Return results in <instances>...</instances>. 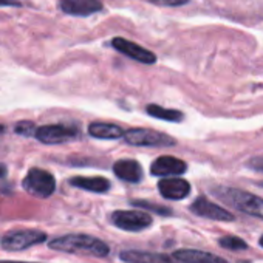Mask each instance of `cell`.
I'll use <instances>...</instances> for the list:
<instances>
[{"label": "cell", "instance_id": "1", "mask_svg": "<svg viewBox=\"0 0 263 263\" xmlns=\"http://www.w3.org/2000/svg\"><path fill=\"white\" fill-rule=\"evenodd\" d=\"M50 249L67 252V254H78V255H91V257H107L110 248L105 241L87 235V234H67L56 237L48 241Z\"/></svg>", "mask_w": 263, "mask_h": 263}, {"label": "cell", "instance_id": "2", "mask_svg": "<svg viewBox=\"0 0 263 263\" xmlns=\"http://www.w3.org/2000/svg\"><path fill=\"white\" fill-rule=\"evenodd\" d=\"M214 194L232 209L263 220V198H260L258 195L234 187H220L215 189Z\"/></svg>", "mask_w": 263, "mask_h": 263}, {"label": "cell", "instance_id": "3", "mask_svg": "<svg viewBox=\"0 0 263 263\" xmlns=\"http://www.w3.org/2000/svg\"><path fill=\"white\" fill-rule=\"evenodd\" d=\"M22 186L28 194H31L34 197L48 198L56 191V178L48 171L33 167L25 175V178L22 181Z\"/></svg>", "mask_w": 263, "mask_h": 263}, {"label": "cell", "instance_id": "4", "mask_svg": "<svg viewBox=\"0 0 263 263\" xmlns=\"http://www.w3.org/2000/svg\"><path fill=\"white\" fill-rule=\"evenodd\" d=\"M124 140L132 146L141 147H172L177 144L172 137L152 128H130L125 132Z\"/></svg>", "mask_w": 263, "mask_h": 263}, {"label": "cell", "instance_id": "5", "mask_svg": "<svg viewBox=\"0 0 263 263\" xmlns=\"http://www.w3.org/2000/svg\"><path fill=\"white\" fill-rule=\"evenodd\" d=\"M47 237L48 235L45 232L37 229H16L5 234V237L2 238V248L11 252L25 251L27 248L45 243Z\"/></svg>", "mask_w": 263, "mask_h": 263}, {"label": "cell", "instance_id": "6", "mask_svg": "<svg viewBox=\"0 0 263 263\" xmlns=\"http://www.w3.org/2000/svg\"><path fill=\"white\" fill-rule=\"evenodd\" d=\"M111 223L128 232L144 231L152 224V217L146 211H115L111 214Z\"/></svg>", "mask_w": 263, "mask_h": 263}, {"label": "cell", "instance_id": "7", "mask_svg": "<svg viewBox=\"0 0 263 263\" xmlns=\"http://www.w3.org/2000/svg\"><path fill=\"white\" fill-rule=\"evenodd\" d=\"M79 137V132L74 127L62 125V124H51V125H42L36 130V140L42 144H64L68 141H73Z\"/></svg>", "mask_w": 263, "mask_h": 263}, {"label": "cell", "instance_id": "8", "mask_svg": "<svg viewBox=\"0 0 263 263\" xmlns=\"http://www.w3.org/2000/svg\"><path fill=\"white\" fill-rule=\"evenodd\" d=\"M110 44L121 54L134 59V61H138L141 64L152 65V64L157 62V56L151 50H147V48H144V47H141V45H138L135 42H132V41H127L124 37H115Z\"/></svg>", "mask_w": 263, "mask_h": 263}, {"label": "cell", "instance_id": "9", "mask_svg": "<svg viewBox=\"0 0 263 263\" xmlns=\"http://www.w3.org/2000/svg\"><path fill=\"white\" fill-rule=\"evenodd\" d=\"M191 211L203 218L208 220H214V221H232L235 217L232 212L226 211L224 208L209 201L204 197H198L192 204H191Z\"/></svg>", "mask_w": 263, "mask_h": 263}, {"label": "cell", "instance_id": "10", "mask_svg": "<svg viewBox=\"0 0 263 263\" xmlns=\"http://www.w3.org/2000/svg\"><path fill=\"white\" fill-rule=\"evenodd\" d=\"M187 171V164L175 157H160L157 158L152 166H151V174L155 177H163V178H172V177H178L183 175Z\"/></svg>", "mask_w": 263, "mask_h": 263}, {"label": "cell", "instance_id": "11", "mask_svg": "<svg viewBox=\"0 0 263 263\" xmlns=\"http://www.w3.org/2000/svg\"><path fill=\"white\" fill-rule=\"evenodd\" d=\"M62 13L76 17H87L102 11L101 0H59Z\"/></svg>", "mask_w": 263, "mask_h": 263}, {"label": "cell", "instance_id": "12", "mask_svg": "<svg viewBox=\"0 0 263 263\" xmlns=\"http://www.w3.org/2000/svg\"><path fill=\"white\" fill-rule=\"evenodd\" d=\"M158 191L167 200H183L191 194V184L180 177L163 178L158 183Z\"/></svg>", "mask_w": 263, "mask_h": 263}, {"label": "cell", "instance_id": "13", "mask_svg": "<svg viewBox=\"0 0 263 263\" xmlns=\"http://www.w3.org/2000/svg\"><path fill=\"white\" fill-rule=\"evenodd\" d=\"M119 258L125 263H175V258H172L166 254L135 251V249L122 251L119 254Z\"/></svg>", "mask_w": 263, "mask_h": 263}, {"label": "cell", "instance_id": "14", "mask_svg": "<svg viewBox=\"0 0 263 263\" xmlns=\"http://www.w3.org/2000/svg\"><path fill=\"white\" fill-rule=\"evenodd\" d=\"M115 175L127 183H138L143 178V167L137 160H119L113 164Z\"/></svg>", "mask_w": 263, "mask_h": 263}, {"label": "cell", "instance_id": "15", "mask_svg": "<svg viewBox=\"0 0 263 263\" xmlns=\"http://www.w3.org/2000/svg\"><path fill=\"white\" fill-rule=\"evenodd\" d=\"M174 258L181 263H228L220 255L198 249H178L174 252Z\"/></svg>", "mask_w": 263, "mask_h": 263}, {"label": "cell", "instance_id": "16", "mask_svg": "<svg viewBox=\"0 0 263 263\" xmlns=\"http://www.w3.org/2000/svg\"><path fill=\"white\" fill-rule=\"evenodd\" d=\"M70 184L73 187L95 194H104L111 187L110 181L104 177H73L70 178Z\"/></svg>", "mask_w": 263, "mask_h": 263}, {"label": "cell", "instance_id": "17", "mask_svg": "<svg viewBox=\"0 0 263 263\" xmlns=\"http://www.w3.org/2000/svg\"><path fill=\"white\" fill-rule=\"evenodd\" d=\"M88 134L93 138H98V140H119V138H124L125 132L116 124L93 122V124L88 125Z\"/></svg>", "mask_w": 263, "mask_h": 263}, {"label": "cell", "instance_id": "18", "mask_svg": "<svg viewBox=\"0 0 263 263\" xmlns=\"http://www.w3.org/2000/svg\"><path fill=\"white\" fill-rule=\"evenodd\" d=\"M147 115H151L152 118L157 119H163V121H171V122H181L184 119V115L180 110H174V108H164L155 104H151L146 107Z\"/></svg>", "mask_w": 263, "mask_h": 263}, {"label": "cell", "instance_id": "19", "mask_svg": "<svg viewBox=\"0 0 263 263\" xmlns=\"http://www.w3.org/2000/svg\"><path fill=\"white\" fill-rule=\"evenodd\" d=\"M134 206L140 208V209H144V211H151V212H155L158 215H172V209L171 208H166V206H160V204H155V203H151V201H146V200H134L130 201Z\"/></svg>", "mask_w": 263, "mask_h": 263}, {"label": "cell", "instance_id": "20", "mask_svg": "<svg viewBox=\"0 0 263 263\" xmlns=\"http://www.w3.org/2000/svg\"><path fill=\"white\" fill-rule=\"evenodd\" d=\"M218 245L229 251H246L248 249V243L245 240H241L240 237H234V235L221 237L218 240Z\"/></svg>", "mask_w": 263, "mask_h": 263}, {"label": "cell", "instance_id": "21", "mask_svg": "<svg viewBox=\"0 0 263 263\" xmlns=\"http://www.w3.org/2000/svg\"><path fill=\"white\" fill-rule=\"evenodd\" d=\"M36 124L31 122V121H21L16 124L14 127V132L17 135H22V137H27V138H31V137H36Z\"/></svg>", "mask_w": 263, "mask_h": 263}, {"label": "cell", "instance_id": "22", "mask_svg": "<svg viewBox=\"0 0 263 263\" xmlns=\"http://www.w3.org/2000/svg\"><path fill=\"white\" fill-rule=\"evenodd\" d=\"M144 2L160 5V7H181V5L187 4L189 0H144Z\"/></svg>", "mask_w": 263, "mask_h": 263}, {"label": "cell", "instance_id": "23", "mask_svg": "<svg viewBox=\"0 0 263 263\" xmlns=\"http://www.w3.org/2000/svg\"><path fill=\"white\" fill-rule=\"evenodd\" d=\"M248 167L255 171V172H261L263 174V157H255V158H251L248 161Z\"/></svg>", "mask_w": 263, "mask_h": 263}, {"label": "cell", "instance_id": "24", "mask_svg": "<svg viewBox=\"0 0 263 263\" xmlns=\"http://www.w3.org/2000/svg\"><path fill=\"white\" fill-rule=\"evenodd\" d=\"M19 0H0V7H21Z\"/></svg>", "mask_w": 263, "mask_h": 263}, {"label": "cell", "instance_id": "25", "mask_svg": "<svg viewBox=\"0 0 263 263\" xmlns=\"http://www.w3.org/2000/svg\"><path fill=\"white\" fill-rule=\"evenodd\" d=\"M0 263H39V261H17V260H0Z\"/></svg>", "mask_w": 263, "mask_h": 263}, {"label": "cell", "instance_id": "26", "mask_svg": "<svg viewBox=\"0 0 263 263\" xmlns=\"http://www.w3.org/2000/svg\"><path fill=\"white\" fill-rule=\"evenodd\" d=\"M7 175V167L4 164H0V178H4Z\"/></svg>", "mask_w": 263, "mask_h": 263}, {"label": "cell", "instance_id": "27", "mask_svg": "<svg viewBox=\"0 0 263 263\" xmlns=\"http://www.w3.org/2000/svg\"><path fill=\"white\" fill-rule=\"evenodd\" d=\"M258 245H260V246H261V248H263V235H261V237H260V240H258Z\"/></svg>", "mask_w": 263, "mask_h": 263}, {"label": "cell", "instance_id": "28", "mask_svg": "<svg viewBox=\"0 0 263 263\" xmlns=\"http://www.w3.org/2000/svg\"><path fill=\"white\" fill-rule=\"evenodd\" d=\"M260 186H261V187H263V183H260Z\"/></svg>", "mask_w": 263, "mask_h": 263}]
</instances>
